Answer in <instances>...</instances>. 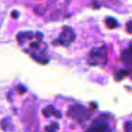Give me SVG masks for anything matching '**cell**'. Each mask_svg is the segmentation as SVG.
I'll list each match as a JSON object with an SVG mask.
<instances>
[{"label": "cell", "instance_id": "6da1fadb", "mask_svg": "<svg viewBox=\"0 0 132 132\" xmlns=\"http://www.w3.org/2000/svg\"><path fill=\"white\" fill-rule=\"evenodd\" d=\"M86 132H110V128L108 126V122L105 116L97 118L91 126L88 128Z\"/></svg>", "mask_w": 132, "mask_h": 132}, {"label": "cell", "instance_id": "7a4b0ae2", "mask_svg": "<svg viewBox=\"0 0 132 132\" xmlns=\"http://www.w3.org/2000/svg\"><path fill=\"white\" fill-rule=\"evenodd\" d=\"M68 116L73 118L75 121H77L78 123L82 124L85 121H87L90 117V113L80 105H74L72 106L69 111H68Z\"/></svg>", "mask_w": 132, "mask_h": 132}, {"label": "cell", "instance_id": "3957f363", "mask_svg": "<svg viewBox=\"0 0 132 132\" xmlns=\"http://www.w3.org/2000/svg\"><path fill=\"white\" fill-rule=\"evenodd\" d=\"M57 129H58V125L56 123H52L50 126L45 127V131L46 132H56Z\"/></svg>", "mask_w": 132, "mask_h": 132}, {"label": "cell", "instance_id": "277c9868", "mask_svg": "<svg viewBox=\"0 0 132 132\" xmlns=\"http://www.w3.org/2000/svg\"><path fill=\"white\" fill-rule=\"evenodd\" d=\"M126 132H132V123L126 124Z\"/></svg>", "mask_w": 132, "mask_h": 132}]
</instances>
